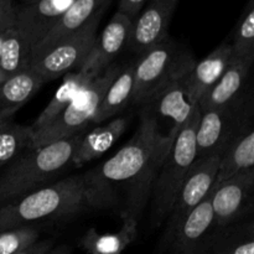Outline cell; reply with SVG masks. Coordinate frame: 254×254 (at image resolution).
<instances>
[{
    "label": "cell",
    "mask_w": 254,
    "mask_h": 254,
    "mask_svg": "<svg viewBox=\"0 0 254 254\" xmlns=\"http://www.w3.org/2000/svg\"><path fill=\"white\" fill-rule=\"evenodd\" d=\"M168 153L159 121L148 106H143L138 129L130 140L98 169L88 171L89 178L103 196L107 207L117 205V196L124 191L123 218L139 221Z\"/></svg>",
    "instance_id": "6da1fadb"
},
{
    "label": "cell",
    "mask_w": 254,
    "mask_h": 254,
    "mask_svg": "<svg viewBox=\"0 0 254 254\" xmlns=\"http://www.w3.org/2000/svg\"><path fill=\"white\" fill-rule=\"evenodd\" d=\"M89 208H107L89 174L68 176L0 206V232L68 217Z\"/></svg>",
    "instance_id": "7a4b0ae2"
},
{
    "label": "cell",
    "mask_w": 254,
    "mask_h": 254,
    "mask_svg": "<svg viewBox=\"0 0 254 254\" xmlns=\"http://www.w3.org/2000/svg\"><path fill=\"white\" fill-rule=\"evenodd\" d=\"M84 131L27 150L0 174V206L46 186L68 165Z\"/></svg>",
    "instance_id": "3957f363"
},
{
    "label": "cell",
    "mask_w": 254,
    "mask_h": 254,
    "mask_svg": "<svg viewBox=\"0 0 254 254\" xmlns=\"http://www.w3.org/2000/svg\"><path fill=\"white\" fill-rule=\"evenodd\" d=\"M200 109H196L181 128L174 145L161 163L151 190L150 222L159 228L168 218L184 180L196 160V129Z\"/></svg>",
    "instance_id": "277c9868"
},
{
    "label": "cell",
    "mask_w": 254,
    "mask_h": 254,
    "mask_svg": "<svg viewBox=\"0 0 254 254\" xmlns=\"http://www.w3.org/2000/svg\"><path fill=\"white\" fill-rule=\"evenodd\" d=\"M195 64L178 42L168 36L155 46L146 50L134 64V87L130 103L143 107L170 79L188 71Z\"/></svg>",
    "instance_id": "5b68a950"
},
{
    "label": "cell",
    "mask_w": 254,
    "mask_h": 254,
    "mask_svg": "<svg viewBox=\"0 0 254 254\" xmlns=\"http://www.w3.org/2000/svg\"><path fill=\"white\" fill-rule=\"evenodd\" d=\"M121 71V66L111 64L69 103V106L45 129L34 133L31 149L54 143L60 139L87 130L92 124L96 112L101 104L111 82Z\"/></svg>",
    "instance_id": "8992f818"
},
{
    "label": "cell",
    "mask_w": 254,
    "mask_h": 254,
    "mask_svg": "<svg viewBox=\"0 0 254 254\" xmlns=\"http://www.w3.org/2000/svg\"><path fill=\"white\" fill-rule=\"evenodd\" d=\"M106 9L97 12L76 32L57 41L45 51L32 55L30 68L39 73L45 82L52 81L68 72L81 68L93 49L98 36L97 30Z\"/></svg>",
    "instance_id": "52a82bcc"
},
{
    "label": "cell",
    "mask_w": 254,
    "mask_h": 254,
    "mask_svg": "<svg viewBox=\"0 0 254 254\" xmlns=\"http://www.w3.org/2000/svg\"><path fill=\"white\" fill-rule=\"evenodd\" d=\"M222 151L223 150L215 151L211 155L196 159L193 161L179 191L178 197L171 207V211L169 212L159 245H163L166 241L170 240L174 233L185 222L189 215L208 195L211 189L215 185Z\"/></svg>",
    "instance_id": "ba28073f"
},
{
    "label": "cell",
    "mask_w": 254,
    "mask_h": 254,
    "mask_svg": "<svg viewBox=\"0 0 254 254\" xmlns=\"http://www.w3.org/2000/svg\"><path fill=\"white\" fill-rule=\"evenodd\" d=\"M251 114L252 112L246 107L245 94L222 108L200 111L196 129V159L223 150L241 123Z\"/></svg>",
    "instance_id": "9c48e42d"
},
{
    "label": "cell",
    "mask_w": 254,
    "mask_h": 254,
    "mask_svg": "<svg viewBox=\"0 0 254 254\" xmlns=\"http://www.w3.org/2000/svg\"><path fill=\"white\" fill-rule=\"evenodd\" d=\"M190 69L170 79L148 103L144 104L151 109L156 119L163 118L170 122V129L165 134L168 151L174 145L179 131L198 108V104L192 101L186 86L185 76Z\"/></svg>",
    "instance_id": "30bf717a"
},
{
    "label": "cell",
    "mask_w": 254,
    "mask_h": 254,
    "mask_svg": "<svg viewBox=\"0 0 254 254\" xmlns=\"http://www.w3.org/2000/svg\"><path fill=\"white\" fill-rule=\"evenodd\" d=\"M254 188V169L213 185L210 191L213 227L237 223L251 207Z\"/></svg>",
    "instance_id": "8fae6325"
},
{
    "label": "cell",
    "mask_w": 254,
    "mask_h": 254,
    "mask_svg": "<svg viewBox=\"0 0 254 254\" xmlns=\"http://www.w3.org/2000/svg\"><path fill=\"white\" fill-rule=\"evenodd\" d=\"M212 228L213 215L208 192L173 237L159 245L156 254H205L206 243Z\"/></svg>",
    "instance_id": "7c38bea8"
},
{
    "label": "cell",
    "mask_w": 254,
    "mask_h": 254,
    "mask_svg": "<svg viewBox=\"0 0 254 254\" xmlns=\"http://www.w3.org/2000/svg\"><path fill=\"white\" fill-rule=\"evenodd\" d=\"M179 0H150L133 21L128 47L140 56L168 36Z\"/></svg>",
    "instance_id": "4fadbf2b"
},
{
    "label": "cell",
    "mask_w": 254,
    "mask_h": 254,
    "mask_svg": "<svg viewBox=\"0 0 254 254\" xmlns=\"http://www.w3.org/2000/svg\"><path fill=\"white\" fill-rule=\"evenodd\" d=\"M74 0H35L16 9V29L30 49H34L64 16Z\"/></svg>",
    "instance_id": "5bb4252c"
},
{
    "label": "cell",
    "mask_w": 254,
    "mask_h": 254,
    "mask_svg": "<svg viewBox=\"0 0 254 254\" xmlns=\"http://www.w3.org/2000/svg\"><path fill=\"white\" fill-rule=\"evenodd\" d=\"M133 19L123 12L117 11L107 24L99 36H97L93 49L82 64L93 76H99L107 67L113 64L114 59L128 47L133 30Z\"/></svg>",
    "instance_id": "9a60e30c"
},
{
    "label": "cell",
    "mask_w": 254,
    "mask_h": 254,
    "mask_svg": "<svg viewBox=\"0 0 254 254\" xmlns=\"http://www.w3.org/2000/svg\"><path fill=\"white\" fill-rule=\"evenodd\" d=\"M254 169V129L252 114L241 123L232 138L227 141L218 165L215 185L232 176Z\"/></svg>",
    "instance_id": "2e32d148"
},
{
    "label": "cell",
    "mask_w": 254,
    "mask_h": 254,
    "mask_svg": "<svg viewBox=\"0 0 254 254\" xmlns=\"http://www.w3.org/2000/svg\"><path fill=\"white\" fill-rule=\"evenodd\" d=\"M253 62L254 59H231L221 78L200 99L198 109L222 108L242 97Z\"/></svg>",
    "instance_id": "e0dca14e"
},
{
    "label": "cell",
    "mask_w": 254,
    "mask_h": 254,
    "mask_svg": "<svg viewBox=\"0 0 254 254\" xmlns=\"http://www.w3.org/2000/svg\"><path fill=\"white\" fill-rule=\"evenodd\" d=\"M232 59L230 41H223L186 73L185 81L192 101L198 104L203 94L221 78Z\"/></svg>",
    "instance_id": "ac0fdd59"
},
{
    "label": "cell",
    "mask_w": 254,
    "mask_h": 254,
    "mask_svg": "<svg viewBox=\"0 0 254 254\" xmlns=\"http://www.w3.org/2000/svg\"><path fill=\"white\" fill-rule=\"evenodd\" d=\"M127 126H128L127 117H117L109 119L102 126H97L91 130L84 131L73 154L71 165L79 168L103 155L123 135Z\"/></svg>",
    "instance_id": "d6986e66"
},
{
    "label": "cell",
    "mask_w": 254,
    "mask_h": 254,
    "mask_svg": "<svg viewBox=\"0 0 254 254\" xmlns=\"http://www.w3.org/2000/svg\"><path fill=\"white\" fill-rule=\"evenodd\" d=\"M111 1L112 0H74L73 4L64 14V16L47 32L46 36L32 49L31 56L45 51L50 46L56 44L57 41L76 32L87 21H89L97 12L101 11L102 9H106L111 4Z\"/></svg>",
    "instance_id": "ffe728a7"
},
{
    "label": "cell",
    "mask_w": 254,
    "mask_h": 254,
    "mask_svg": "<svg viewBox=\"0 0 254 254\" xmlns=\"http://www.w3.org/2000/svg\"><path fill=\"white\" fill-rule=\"evenodd\" d=\"M93 78H96V76L84 68H79L77 71L64 74V81L52 96L50 103L45 107L32 126H30L32 131L36 133L49 127L69 106V103L91 83Z\"/></svg>",
    "instance_id": "44dd1931"
},
{
    "label": "cell",
    "mask_w": 254,
    "mask_h": 254,
    "mask_svg": "<svg viewBox=\"0 0 254 254\" xmlns=\"http://www.w3.org/2000/svg\"><path fill=\"white\" fill-rule=\"evenodd\" d=\"M45 79L27 67L26 69L0 81V112L15 114L34 94L40 91Z\"/></svg>",
    "instance_id": "7402d4cb"
},
{
    "label": "cell",
    "mask_w": 254,
    "mask_h": 254,
    "mask_svg": "<svg viewBox=\"0 0 254 254\" xmlns=\"http://www.w3.org/2000/svg\"><path fill=\"white\" fill-rule=\"evenodd\" d=\"M205 254H254L253 223L213 227L208 235Z\"/></svg>",
    "instance_id": "603a6c76"
},
{
    "label": "cell",
    "mask_w": 254,
    "mask_h": 254,
    "mask_svg": "<svg viewBox=\"0 0 254 254\" xmlns=\"http://www.w3.org/2000/svg\"><path fill=\"white\" fill-rule=\"evenodd\" d=\"M138 222L135 218L124 217L117 232L99 233L96 228H89L82 237L81 247L88 254H122L138 237Z\"/></svg>",
    "instance_id": "cb8c5ba5"
},
{
    "label": "cell",
    "mask_w": 254,
    "mask_h": 254,
    "mask_svg": "<svg viewBox=\"0 0 254 254\" xmlns=\"http://www.w3.org/2000/svg\"><path fill=\"white\" fill-rule=\"evenodd\" d=\"M134 64H128L121 68L116 78L107 88L101 104L96 112L92 124H99L116 117L123 111L127 104L130 103L134 87Z\"/></svg>",
    "instance_id": "d4e9b609"
},
{
    "label": "cell",
    "mask_w": 254,
    "mask_h": 254,
    "mask_svg": "<svg viewBox=\"0 0 254 254\" xmlns=\"http://www.w3.org/2000/svg\"><path fill=\"white\" fill-rule=\"evenodd\" d=\"M31 49L16 26L5 31L0 56V81L21 72L30 66Z\"/></svg>",
    "instance_id": "484cf974"
},
{
    "label": "cell",
    "mask_w": 254,
    "mask_h": 254,
    "mask_svg": "<svg viewBox=\"0 0 254 254\" xmlns=\"http://www.w3.org/2000/svg\"><path fill=\"white\" fill-rule=\"evenodd\" d=\"M34 131L31 127L10 124L0 131V169L31 149Z\"/></svg>",
    "instance_id": "4316f807"
},
{
    "label": "cell",
    "mask_w": 254,
    "mask_h": 254,
    "mask_svg": "<svg viewBox=\"0 0 254 254\" xmlns=\"http://www.w3.org/2000/svg\"><path fill=\"white\" fill-rule=\"evenodd\" d=\"M232 59H254V0H248L230 41Z\"/></svg>",
    "instance_id": "83f0119b"
},
{
    "label": "cell",
    "mask_w": 254,
    "mask_h": 254,
    "mask_svg": "<svg viewBox=\"0 0 254 254\" xmlns=\"http://www.w3.org/2000/svg\"><path fill=\"white\" fill-rule=\"evenodd\" d=\"M40 240V231L35 226L14 228L0 232V254H16Z\"/></svg>",
    "instance_id": "f1b7e54d"
},
{
    "label": "cell",
    "mask_w": 254,
    "mask_h": 254,
    "mask_svg": "<svg viewBox=\"0 0 254 254\" xmlns=\"http://www.w3.org/2000/svg\"><path fill=\"white\" fill-rule=\"evenodd\" d=\"M17 6L12 0H0V31H6L16 24Z\"/></svg>",
    "instance_id": "f546056e"
},
{
    "label": "cell",
    "mask_w": 254,
    "mask_h": 254,
    "mask_svg": "<svg viewBox=\"0 0 254 254\" xmlns=\"http://www.w3.org/2000/svg\"><path fill=\"white\" fill-rule=\"evenodd\" d=\"M146 1L148 0H119L118 10L117 11L123 12V14H126L130 19L135 20V17L141 11Z\"/></svg>",
    "instance_id": "4dcf8cb0"
},
{
    "label": "cell",
    "mask_w": 254,
    "mask_h": 254,
    "mask_svg": "<svg viewBox=\"0 0 254 254\" xmlns=\"http://www.w3.org/2000/svg\"><path fill=\"white\" fill-rule=\"evenodd\" d=\"M52 247H54V241L52 240H39L34 245L16 254H47Z\"/></svg>",
    "instance_id": "1f68e13d"
},
{
    "label": "cell",
    "mask_w": 254,
    "mask_h": 254,
    "mask_svg": "<svg viewBox=\"0 0 254 254\" xmlns=\"http://www.w3.org/2000/svg\"><path fill=\"white\" fill-rule=\"evenodd\" d=\"M14 116L15 114L0 112V131H2L4 129H6L10 124H12V118H14Z\"/></svg>",
    "instance_id": "d6a6232c"
},
{
    "label": "cell",
    "mask_w": 254,
    "mask_h": 254,
    "mask_svg": "<svg viewBox=\"0 0 254 254\" xmlns=\"http://www.w3.org/2000/svg\"><path fill=\"white\" fill-rule=\"evenodd\" d=\"M47 254H72V250L69 246H66V245L57 246V247H55L54 246Z\"/></svg>",
    "instance_id": "836d02e7"
},
{
    "label": "cell",
    "mask_w": 254,
    "mask_h": 254,
    "mask_svg": "<svg viewBox=\"0 0 254 254\" xmlns=\"http://www.w3.org/2000/svg\"><path fill=\"white\" fill-rule=\"evenodd\" d=\"M5 31H0V56H1V46H2V40H4Z\"/></svg>",
    "instance_id": "e575fe53"
},
{
    "label": "cell",
    "mask_w": 254,
    "mask_h": 254,
    "mask_svg": "<svg viewBox=\"0 0 254 254\" xmlns=\"http://www.w3.org/2000/svg\"><path fill=\"white\" fill-rule=\"evenodd\" d=\"M21 1H22V4H30V2L35 1V0H21Z\"/></svg>",
    "instance_id": "d590c367"
}]
</instances>
